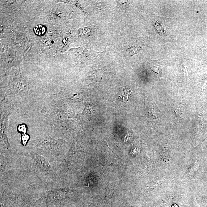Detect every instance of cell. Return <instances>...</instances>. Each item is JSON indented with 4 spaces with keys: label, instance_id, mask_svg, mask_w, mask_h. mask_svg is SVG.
I'll list each match as a JSON object with an SVG mask.
<instances>
[{
    "label": "cell",
    "instance_id": "1",
    "mask_svg": "<svg viewBox=\"0 0 207 207\" xmlns=\"http://www.w3.org/2000/svg\"><path fill=\"white\" fill-rule=\"evenodd\" d=\"M63 144V140L47 137L32 141L30 146L36 152L57 158L61 155Z\"/></svg>",
    "mask_w": 207,
    "mask_h": 207
},
{
    "label": "cell",
    "instance_id": "2",
    "mask_svg": "<svg viewBox=\"0 0 207 207\" xmlns=\"http://www.w3.org/2000/svg\"><path fill=\"white\" fill-rule=\"evenodd\" d=\"M70 192L67 188L53 189L44 192L39 201L48 204H60L67 198Z\"/></svg>",
    "mask_w": 207,
    "mask_h": 207
},
{
    "label": "cell",
    "instance_id": "3",
    "mask_svg": "<svg viewBox=\"0 0 207 207\" xmlns=\"http://www.w3.org/2000/svg\"><path fill=\"white\" fill-rule=\"evenodd\" d=\"M33 161L38 171L45 175H53L51 166L47 159L40 154H35L33 156Z\"/></svg>",
    "mask_w": 207,
    "mask_h": 207
},
{
    "label": "cell",
    "instance_id": "4",
    "mask_svg": "<svg viewBox=\"0 0 207 207\" xmlns=\"http://www.w3.org/2000/svg\"><path fill=\"white\" fill-rule=\"evenodd\" d=\"M9 114L1 113V146L4 149H9L11 146L9 144L7 136V130L8 127Z\"/></svg>",
    "mask_w": 207,
    "mask_h": 207
},
{
    "label": "cell",
    "instance_id": "5",
    "mask_svg": "<svg viewBox=\"0 0 207 207\" xmlns=\"http://www.w3.org/2000/svg\"><path fill=\"white\" fill-rule=\"evenodd\" d=\"M132 92L130 88L127 87H124L120 91L119 95V98L120 101L124 102L128 101L131 96Z\"/></svg>",
    "mask_w": 207,
    "mask_h": 207
},
{
    "label": "cell",
    "instance_id": "6",
    "mask_svg": "<svg viewBox=\"0 0 207 207\" xmlns=\"http://www.w3.org/2000/svg\"><path fill=\"white\" fill-rule=\"evenodd\" d=\"M45 27L41 25H38L34 28L35 33L40 36L44 35L45 33Z\"/></svg>",
    "mask_w": 207,
    "mask_h": 207
},
{
    "label": "cell",
    "instance_id": "7",
    "mask_svg": "<svg viewBox=\"0 0 207 207\" xmlns=\"http://www.w3.org/2000/svg\"><path fill=\"white\" fill-rule=\"evenodd\" d=\"M141 47H137L135 46H131L129 48L127 49L128 53L131 56H133L137 53L139 49L141 48Z\"/></svg>",
    "mask_w": 207,
    "mask_h": 207
},
{
    "label": "cell",
    "instance_id": "8",
    "mask_svg": "<svg viewBox=\"0 0 207 207\" xmlns=\"http://www.w3.org/2000/svg\"><path fill=\"white\" fill-rule=\"evenodd\" d=\"M132 137L130 134H127L126 135L124 138V142L125 143H130L132 141Z\"/></svg>",
    "mask_w": 207,
    "mask_h": 207
},
{
    "label": "cell",
    "instance_id": "9",
    "mask_svg": "<svg viewBox=\"0 0 207 207\" xmlns=\"http://www.w3.org/2000/svg\"><path fill=\"white\" fill-rule=\"evenodd\" d=\"M153 70L155 71V72L156 73H157L158 74L159 76H161V75L162 74V69L161 68H160L155 67L153 68Z\"/></svg>",
    "mask_w": 207,
    "mask_h": 207
},
{
    "label": "cell",
    "instance_id": "10",
    "mask_svg": "<svg viewBox=\"0 0 207 207\" xmlns=\"http://www.w3.org/2000/svg\"><path fill=\"white\" fill-rule=\"evenodd\" d=\"M183 69L184 70V78H186V77H188V70L187 68L186 67V66H185L184 64L183 65Z\"/></svg>",
    "mask_w": 207,
    "mask_h": 207
},
{
    "label": "cell",
    "instance_id": "11",
    "mask_svg": "<svg viewBox=\"0 0 207 207\" xmlns=\"http://www.w3.org/2000/svg\"><path fill=\"white\" fill-rule=\"evenodd\" d=\"M28 139V136L26 135H24L23 137V142L24 144H25Z\"/></svg>",
    "mask_w": 207,
    "mask_h": 207
}]
</instances>
